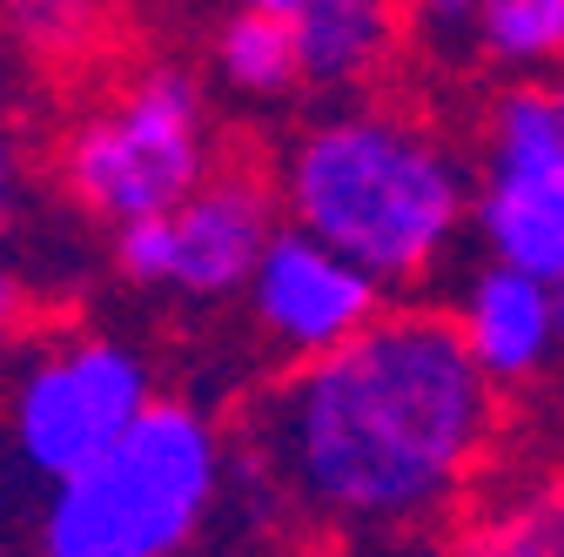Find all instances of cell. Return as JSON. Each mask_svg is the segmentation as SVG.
I'll list each match as a JSON object with an SVG mask.
<instances>
[{"label":"cell","mask_w":564,"mask_h":557,"mask_svg":"<svg viewBox=\"0 0 564 557\" xmlns=\"http://www.w3.org/2000/svg\"><path fill=\"white\" fill-rule=\"evenodd\" d=\"M498 437L490 383L444 309H377L357 336L296 357L242 409V457L282 511L323 531L437 524Z\"/></svg>","instance_id":"6da1fadb"},{"label":"cell","mask_w":564,"mask_h":557,"mask_svg":"<svg viewBox=\"0 0 564 557\" xmlns=\"http://www.w3.org/2000/svg\"><path fill=\"white\" fill-rule=\"evenodd\" d=\"M275 208L383 290H416L470 229V168L423 114L336 101L282 142Z\"/></svg>","instance_id":"7a4b0ae2"},{"label":"cell","mask_w":564,"mask_h":557,"mask_svg":"<svg viewBox=\"0 0 564 557\" xmlns=\"http://www.w3.org/2000/svg\"><path fill=\"white\" fill-rule=\"evenodd\" d=\"M223 430L195 403L149 396L101 457L54 477L41 557H182L223 498Z\"/></svg>","instance_id":"3957f363"},{"label":"cell","mask_w":564,"mask_h":557,"mask_svg":"<svg viewBox=\"0 0 564 557\" xmlns=\"http://www.w3.org/2000/svg\"><path fill=\"white\" fill-rule=\"evenodd\" d=\"M208 168H216L208 101H202V81L175 61L141 67L121 95L88 108L61 142V188L101 229L162 216Z\"/></svg>","instance_id":"277c9868"},{"label":"cell","mask_w":564,"mask_h":557,"mask_svg":"<svg viewBox=\"0 0 564 557\" xmlns=\"http://www.w3.org/2000/svg\"><path fill=\"white\" fill-rule=\"evenodd\" d=\"M155 396V370L149 357L121 336H61L41 357L21 363L14 390H8V437L14 457L34 477H67L88 457H101Z\"/></svg>","instance_id":"5b68a950"},{"label":"cell","mask_w":564,"mask_h":557,"mask_svg":"<svg viewBox=\"0 0 564 557\" xmlns=\"http://www.w3.org/2000/svg\"><path fill=\"white\" fill-rule=\"evenodd\" d=\"M275 229V182L256 168H208L175 208L115 229V269L134 290L175 303H229Z\"/></svg>","instance_id":"8992f818"},{"label":"cell","mask_w":564,"mask_h":557,"mask_svg":"<svg viewBox=\"0 0 564 557\" xmlns=\"http://www.w3.org/2000/svg\"><path fill=\"white\" fill-rule=\"evenodd\" d=\"M470 236L490 262L564 283V134L551 114V88L538 81H511L484 114Z\"/></svg>","instance_id":"52a82bcc"},{"label":"cell","mask_w":564,"mask_h":557,"mask_svg":"<svg viewBox=\"0 0 564 557\" xmlns=\"http://www.w3.org/2000/svg\"><path fill=\"white\" fill-rule=\"evenodd\" d=\"M242 303H249L262 342H275L282 357H316L329 342L357 336L390 303V290L370 269L336 255L329 242H316L310 229L275 222L256 269H249V283H242Z\"/></svg>","instance_id":"ba28073f"},{"label":"cell","mask_w":564,"mask_h":557,"mask_svg":"<svg viewBox=\"0 0 564 557\" xmlns=\"http://www.w3.org/2000/svg\"><path fill=\"white\" fill-rule=\"evenodd\" d=\"M457 336L470 363L490 383H531L544 363H557V303L544 275H524L511 262H477L457 296Z\"/></svg>","instance_id":"9c48e42d"},{"label":"cell","mask_w":564,"mask_h":557,"mask_svg":"<svg viewBox=\"0 0 564 557\" xmlns=\"http://www.w3.org/2000/svg\"><path fill=\"white\" fill-rule=\"evenodd\" d=\"M290 41L310 95H364L403 47V0H310L290 14Z\"/></svg>","instance_id":"30bf717a"},{"label":"cell","mask_w":564,"mask_h":557,"mask_svg":"<svg viewBox=\"0 0 564 557\" xmlns=\"http://www.w3.org/2000/svg\"><path fill=\"white\" fill-rule=\"evenodd\" d=\"M208 61H216V81L249 95V101H282L296 95V41H290V21L282 14H256V8H236L216 41H208Z\"/></svg>","instance_id":"8fae6325"},{"label":"cell","mask_w":564,"mask_h":557,"mask_svg":"<svg viewBox=\"0 0 564 557\" xmlns=\"http://www.w3.org/2000/svg\"><path fill=\"white\" fill-rule=\"evenodd\" d=\"M470 61L518 81L564 67V0H477Z\"/></svg>","instance_id":"7c38bea8"},{"label":"cell","mask_w":564,"mask_h":557,"mask_svg":"<svg viewBox=\"0 0 564 557\" xmlns=\"http://www.w3.org/2000/svg\"><path fill=\"white\" fill-rule=\"evenodd\" d=\"M457 557H564V483H531L511 504L477 511Z\"/></svg>","instance_id":"4fadbf2b"},{"label":"cell","mask_w":564,"mask_h":557,"mask_svg":"<svg viewBox=\"0 0 564 557\" xmlns=\"http://www.w3.org/2000/svg\"><path fill=\"white\" fill-rule=\"evenodd\" d=\"M0 28L28 54H82L101 34V0H0Z\"/></svg>","instance_id":"5bb4252c"},{"label":"cell","mask_w":564,"mask_h":557,"mask_svg":"<svg viewBox=\"0 0 564 557\" xmlns=\"http://www.w3.org/2000/svg\"><path fill=\"white\" fill-rule=\"evenodd\" d=\"M403 28H416L423 47L437 54H470V34H477V0H403Z\"/></svg>","instance_id":"9a60e30c"},{"label":"cell","mask_w":564,"mask_h":557,"mask_svg":"<svg viewBox=\"0 0 564 557\" xmlns=\"http://www.w3.org/2000/svg\"><path fill=\"white\" fill-rule=\"evenodd\" d=\"M28 201H34V175H28V142L0 108V249L28 229Z\"/></svg>","instance_id":"2e32d148"},{"label":"cell","mask_w":564,"mask_h":557,"mask_svg":"<svg viewBox=\"0 0 564 557\" xmlns=\"http://www.w3.org/2000/svg\"><path fill=\"white\" fill-rule=\"evenodd\" d=\"M236 8H256V14H282V21H290V14L310 8V0H236Z\"/></svg>","instance_id":"e0dca14e"},{"label":"cell","mask_w":564,"mask_h":557,"mask_svg":"<svg viewBox=\"0 0 564 557\" xmlns=\"http://www.w3.org/2000/svg\"><path fill=\"white\" fill-rule=\"evenodd\" d=\"M551 114H557V134H564V67H557V81H551Z\"/></svg>","instance_id":"ac0fdd59"},{"label":"cell","mask_w":564,"mask_h":557,"mask_svg":"<svg viewBox=\"0 0 564 557\" xmlns=\"http://www.w3.org/2000/svg\"><path fill=\"white\" fill-rule=\"evenodd\" d=\"M551 303H557V357H564V283H551Z\"/></svg>","instance_id":"d6986e66"}]
</instances>
